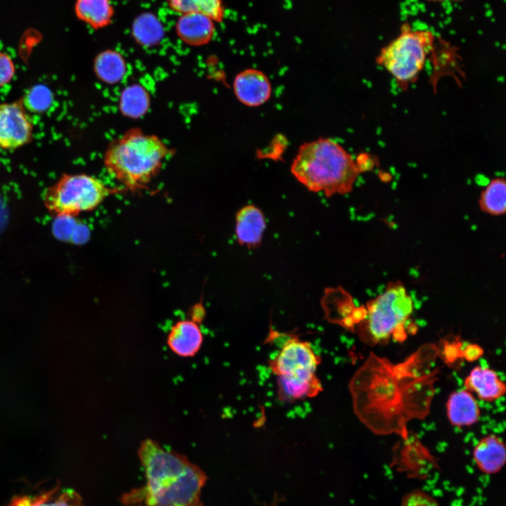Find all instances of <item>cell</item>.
I'll return each mask as SVG.
<instances>
[{"label": "cell", "instance_id": "8fae6325", "mask_svg": "<svg viewBox=\"0 0 506 506\" xmlns=\"http://www.w3.org/2000/svg\"><path fill=\"white\" fill-rule=\"evenodd\" d=\"M177 37L191 46H200L209 44L214 37L215 22L200 13L179 15L175 24Z\"/></svg>", "mask_w": 506, "mask_h": 506}, {"label": "cell", "instance_id": "d4e9b609", "mask_svg": "<svg viewBox=\"0 0 506 506\" xmlns=\"http://www.w3.org/2000/svg\"><path fill=\"white\" fill-rule=\"evenodd\" d=\"M31 506H84L79 495L72 489L64 490L56 498L41 500Z\"/></svg>", "mask_w": 506, "mask_h": 506}, {"label": "cell", "instance_id": "cb8c5ba5", "mask_svg": "<svg viewBox=\"0 0 506 506\" xmlns=\"http://www.w3.org/2000/svg\"><path fill=\"white\" fill-rule=\"evenodd\" d=\"M439 357L448 365H453L463 360L462 345L458 340H443L440 346L437 345Z\"/></svg>", "mask_w": 506, "mask_h": 506}, {"label": "cell", "instance_id": "7a4b0ae2", "mask_svg": "<svg viewBox=\"0 0 506 506\" xmlns=\"http://www.w3.org/2000/svg\"><path fill=\"white\" fill-rule=\"evenodd\" d=\"M138 456L145 484L122 496L124 506H203L201 493L207 476L186 456L150 439L141 443Z\"/></svg>", "mask_w": 506, "mask_h": 506}, {"label": "cell", "instance_id": "52a82bcc", "mask_svg": "<svg viewBox=\"0 0 506 506\" xmlns=\"http://www.w3.org/2000/svg\"><path fill=\"white\" fill-rule=\"evenodd\" d=\"M119 190L110 188L93 176L65 174L46 189L43 199L48 211L56 217L74 216L93 210L108 196Z\"/></svg>", "mask_w": 506, "mask_h": 506}, {"label": "cell", "instance_id": "83f0119b", "mask_svg": "<svg viewBox=\"0 0 506 506\" xmlns=\"http://www.w3.org/2000/svg\"><path fill=\"white\" fill-rule=\"evenodd\" d=\"M484 353L481 347L476 344H468L462 351L463 358L469 362L476 361Z\"/></svg>", "mask_w": 506, "mask_h": 506}, {"label": "cell", "instance_id": "5b68a950", "mask_svg": "<svg viewBox=\"0 0 506 506\" xmlns=\"http://www.w3.org/2000/svg\"><path fill=\"white\" fill-rule=\"evenodd\" d=\"M365 311L358 325L359 336L365 343L386 342L391 337L403 342L407 337L405 325L413 311V302L401 282L389 283L382 293L367 303Z\"/></svg>", "mask_w": 506, "mask_h": 506}, {"label": "cell", "instance_id": "4316f807", "mask_svg": "<svg viewBox=\"0 0 506 506\" xmlns=\"http://www.w3.org/2000/svg\"><path fill=\"white\" fill-rule=\"evenodd\" d=\"M15 74V65L8 55L0 52V86L8 84Z\"/></svg>", "mask_w": 506, "mask_h": 506}, {"label": "cell", "instance_id": "ffe728a7", "mask_svg": "<svg viewBox=\"0 0 506 506\" xmlns=\"http://www.w3.org/2000/svg\"><path fill=\"white\" fill-rule=\"evenodd\" d=\"M132 35L140 46H155L163 37L164 27L155 15L150 12L143 13L133 22Z\"/></svg>", "mask_w": 506, "mask_h": 506}, {"label": "cell", "instance_id": "e0dca14e", "mask_svg": "<svg viewBox=\"0 0 506 506\" xmlns=\"http://www.w3.org/2000/svg\"><path fill=\"white\" fill-rule=\"evenodd\" d=\"M74 11L80 20L94 30L109 26L115 15L111 0H77Z\"/></svg>", "mask_w": 506, "mask_h": 506}, {"label": "cell", "instance_id": "9a60e30c", "mask_svg": "<svg viewBox=\"0 0 506 506\" xmlns=\"http://www.w3.org/2000/svg\"><path fill=\"white\" fill-rule=\"evenodd\" d=\"M446 406L447 417L454 427H470L479 420V405L472 393L465 389L451 393Z\"/></svg>", "mask_w": 506, "mask_h": 506}, {"label": "cell", "instance_id": "2e32d148", "mask_svg": "<svg viewBox=\"0 0 506 506\" xmlns=\"http://www.w3.org/2000/svg\"><path fill=\"white\" fill-rule=\"evenodd\" d=\"M473 460L483 473L493 474L500 472L506 462L504 442L495 434L482 437L474 448Z\"/></svg>", "mask_w": 506, "mask_h": 506}, {"label": "cell", "instance_id": "30bf717a", "mask_svg": "<svg viewBox=\"0 0 506 506\" xmlns=\"http://www.w3.org/2000/svg\"><path fill=\"white\" fill-rule=\"evenodd\" d=\"M233 87L237 99L248 107L264 104L272 94L269 78L264 72L255 68L240 72L233 80Z\"/></svg>", "mask_w": 506, "mask_h": 506}, {"label": "cell", "instance_id": "6da1fadb", "mask_svg": "<svg viewBox=\"0 0 506 506\" xmlns=\"http://www.w3.org/2000/svg\"><path fill=\"white\" fill-rule=\"evenodd\" d=\"M438 358L433 343L396 363L371 352L349 384L358 420L377 435L408 439V423L430 413L440 372Z\"/></svg>", "mask_w": 506, "mask_h": 506}, {"label": "cell", "instance_id": "4fadbf2b", "mask_svg": "<svg viewBox=\"0 0 506 506\" xmlns=\"http://www.w3.org/2000/svg\"><path fill=\"white\" fill-rule=\"evenodd\" d=\"M464 386L465 389L475 393L480 400L486 402L498 400L506 391L505 384L497 372L484 366L474 367L465 378Z\"/></svg>", "mask_w": 506, "mask_h": 506}, {"label": "cell", "instance_id": "ac0fdd59", "mask_svg": "<svg viewBox=\"0 0 506 506\" xmlns=\"http://www.w3.org/2000/svg\"><path fill=\"white\" fill-rule=\"evenodd\" d=\"M126 69L123 56L116 50H105L98 53L94 60L96 76L109 84L119 82L123 78Z\"/></svg>", "mask_w": 506, "mask_h": 506}, {"label": "cell", "instance_id": "484cf974", "mask_svg": "<svg viewBox=\"0 0 506 506\" xmlns=\"http://www.w3.org/2000/svg\"><path fill=\"white\" fill-rule=\"evenodd\" d=\"M400 506H440L432 495L420 489H415L406 494Z\"/></svg>", "mask_w": 506, "mask_h": 506}, {"label": "cell", "instance_id": "9c48e42d", "mask_svg": "<svg viewBox=\"0 0 506 506\" xmlns=\"http://www.w3.org/2000/svg\"><path fill=\"white\" fill-rule=\"evenodd\" d=\"M32 122L21 102L0 105V148L13 150L32 138Z\"/></svg>", "mask_w": 506, "mask_h": 506}, {"label": "cell", "instance_id": "ba28073f", "mask_svg": "<svg viewBox=\"0 0 506 506\" xmlns=\"http://www.w3.org/2000/svg\"><path fill=\"white\" fill-rule=\"evenodd\" d=\"M320 363L309 342L291 336L283 344L278 354L269 361L278 382L297 385H318L316 370Z\"/></svg>", "mask_w": 506, "mask_h": 506}, {"label": "cell", "instance_id": "5bb4252c", "mask_svg": "<svg viewBox=\"0 0 506 506\" xmlns=\"http://www.w3.org/2000/svg\"><path fill=\"white\" fill-rule=\"evenodd\" d=\"M266 228L263 212L256 206L249 205L236 214L235 233L240 245L249 249L257 247Z\"/></svg>", "mask_w": 506, "mask_h": 506}, {"label": "cell", "instance_id": "7c38bea8", "mask_svg": "<svg viewBox=\"0 0 506 506\" xmlns=\"http://www.w3.org/2000/svg\"><path fill=\"white\" fill-rule=\"evenodd\" d=\"M202 342L203 335L200 327L193 319L176 322L167 338L169 349L183 358L194 356L200 349Z\"/></svg>", "mask_w": 506, "mask_h": 506}, {"label": "cell", "instance_id": "f1b7e54d", "mask_svg": "<svg viewBox=\"0 0 506 506\" xmlns=\"http://www.w3.org/2000/svg\"><path fill=\"white\" fill-rule=\"evenodd\" d=\"M428 1H429L438 2V1H446V0H428ZM453 1H461V0H453Z\"/></svg>", "mask_w": 506, "mask_h": 506}, {"label": "cell", "instance_id": "8992f818", "mask_svg": "<svg viewBox=\"0 0 506 506\" xmlns=\"http://www.w3.org/2000/svg\"><path fill=\"white\" fill-rule=\"evenodd\" d=\"M434 34L427 30H413L403 23L400 34L383 46L377 56V63L384 67L406 90L415 82L423 70L427 56L433 51Z\"/></svg>", "mask_w": 506, "mask_h": 506}, {"label": "cell", "instance_id": "7402d4cb", "mask_svg": "<svg viewBox=\"0 0 506 506\" xmlns=\"http://www.w3.org/2000/svg\"><path fill=\"white\" fill-rule=\"evenodd\" d=\"M148 106V94L141 86L132 85L123 91L119 108L124 115L133 118L139 117L147 111Z\"/></svg>", "mask_w": 506, "mask_h": 506}, {"label": "cell", "instance_id": "3957f363", "mask_svg": "<svg viewBox=\"0 0 506 506\" xmlns=\"http://www.w3.org/2000/svg\"><path fill=\"white\" fill-rule=\"evenodd\" d=\"M290 171L309 190L322 192L327 197L351 192L358 174L363 172L358 160L328 138L301 144Z\"/></svg>", "mask_w": 506, "mask_h": 506}, {"label": "cell", "instance_id": "277c9868", "mask_svg": "<svg viewBox=\"0 0 506 506\" xmlns=\"http://www.w3.org/2000/svg\"><path fill=\"white\" fill-rule=\"evenodd\" d=\"M170 153L158 136L134 128L108 145L103 161L112 177L136 191L145 188L159 173Z\"/></svg>", "mask_w": 506, "mask_h": 506}, {"label": "cell", "instance_id": "d6986e66", "mask_svg": "<svg viewBox=\"0 0 506 506\" xmlns=\"http://www.w3.org/2000/svg\"><path fill=\"white\" fill-rule=\"evenodd\" d=\"M168 7L179 15L200 13L215 22H221L225 17L222 0H164Z\"/></svg>", "mask_w": 506, "mask_h": 506}, {"label": "cell", "instance_id": "44dd1931", "mask_svg": "<svg viewBox=\"0 0 506 506\" xmlns=\"http://www.w3.org/2000/svg\"><path fill=\"white\" fill-rule=\"evenodd\" d=\"M479 205L484 212L491 215L505 213L506 183L503 178H495L489 182L481 193Z\"/></svg>", "mask_w": 506, "mask_h": 506}, {"label": "cell", "instance_id": "603a6c76", "mask_svg": "<svg viewBox=\"0 0 506 506\" xmlns=\"http://www.w3.org/2000/svg\"><path fill=\"white\" fill-rule=\"evenodd\" d=\"M23 100L24 107L30 111L39 113L46 111L50 108L53 95L47 86L37 84L27 91Z\"/></svg>", "mask_w": 506, "mask_h": 506}]
</instances>
